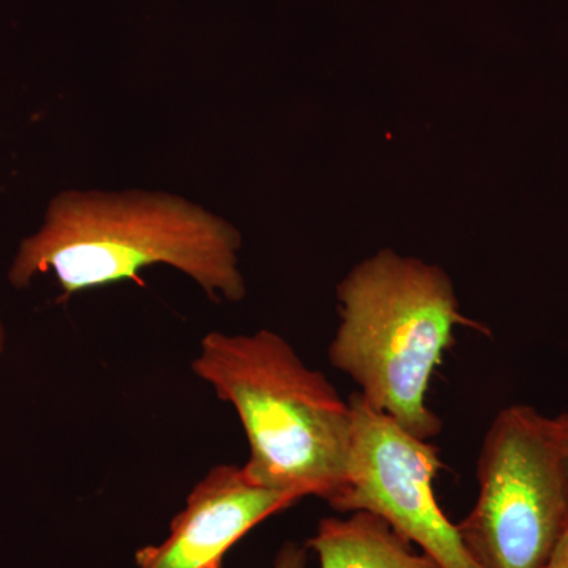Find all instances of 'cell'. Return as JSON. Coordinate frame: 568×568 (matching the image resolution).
Listing matches in <instances>:
<instances>
[{
    "instance_id": "277c9868",
    "label": "cell",
    "mask_w": 568,
    "mask_h": 568,
    "mask_svg": "<svg viewBox=\"0 0 568 568\" xmlns=\"http://www.w3.org/2000/svg\"><path fill=\"white\" fill-rule=\"evenodd\" d=\"M473 510L457 523L481 568H545L568 528L566 478L551 417L529 405L504 407L477 459Z\"/></svg>"
},
{
    "instance_id": "ba28073f",
    "label": "cell",
    "mask_w": 568,
    "mask_h": 568,
    "mask_svg": "<svg viewBox=\"0 0 568 568\" xmlns=\"http://www.w3.org/2000/svg\"><path fill=\"white\" fill-rule=\"evenodd\" d=\"M308 547L295 541H286L276 552L274 568H306L308 567Z\"/></svg>"
},
{
    "instance_id": "6da1fadb",
    "label": "cell",
    "mask_w": 568,
    "mask_h": 568,
    "mask_svg": "<svg viewBox=\"0 0 568 568\" xmlns=\"http://www.w3.org/2000/svg\"><path fill=\"white\" fill-rule=\"evenodd\" d=\"M233 224L181 196L151 192H80L52 197L44 222L21 242L9 280L18 290L52 272L63 301L170 265L212 301L245 297Z\"/></svg>"
},
{
    "instance_id": "9c48e42d",
    "label": "cell",
    "mask_w": 568,
    "mask_h": 568,
    "mask_svg": "<svg viewBox=\"0 0 568 568\" xmlns=\"http://www.w3.org/2000/svg\"><path fill=\"white\" fill-rule=\"evenodd\" d=\"M552 435H555L556 446H558L560 465H562L564 478L568 495V410L551 417Z\"/></svg>"
},
{
    "instance_id": "8992f818",
    "label": "cell",
    "mask_w": 568,
    "mask_h": 568,
    "mask_svg": "<svg viewBox=\"0 0 568 568\" xmlns=\"http://www.w3.org/2000/svg\"><path fill=\"white\" fill-rule=\"evenodd\" d=\"M298 500L293 493L254 484L244 466L212 467L190 491L162 544L138 549L136 566L223 568L227 552L250 530Z\"/></svg>"
},
{
    "instance_id": "5b68a950",
    "label": "cell",
    "mask_w": 568,
    "mask_h": 568,
    "mask_svg": "<svg viewBox=\"0 0 568 568\" xmlns=\"http://www.w3.org/2000/svg\"><path fill=\"white\" fill-rule=\"evenodd\" d=\"M347 402L353 414L349 462L345 484L328 506L339 514L366 511L384 519L443 568H481L437 503L435 480L444 467L439 450L358 392Z\"/></svg>"
},
{
    "instance_id": "30bf717a",
    "label": "cell",
    "mask_w": 568,
    "mask_h": 568,
    "mask_svg": "<svg viewBox=\"0 0 568 568\" xmlns=\"http://www.w3.org/2000/svg\"><path fill=\"white\" fill-rule=\"evenodd\" d=\"M545 568H568V528L564 530Z\"/></svg>"
},
{
    "instance_id": "3957f363",
    "label": "cell",
    "mask_w": 568,
    "mask_h": 568,
    "mask_svg": "<svg viewBox=\"0 0 568 568\" xmlns=\"http://www.w3.org/2000/svg\"><path fill=\"white\" fill-rule=\"evenodd\" d=\"M338 302L332 366L410 435L439 436L443 420L428 405L429 384L458 325L478 327L459 312L446 272L387 250L355 265L338 286Z\"/></svg>"
},
{
    "instance_id": "52a82bcc",
    "label": "cell",
    "mask_w": 568,
    "mask_h": 568,
    "mask_svg": "<svg viewBox=\"0 0 568 568\" xmlns=\"http://www.w3.org/2000/svg\"><path fill=\"white\" fill-rule=\"evenodd\" d=\"M306 547L315 552L320 568H443L366 511L321 519Z\"/></svg>"
},
{
    "instance_id": "7a4b0ae2",
    "label": "cell",
    "mask_w": 568,
    "mask_h": 568,
    "mask_svg": "<svg viewBox=\"0 0 568 568\" xmlns=\"http://www.w3.org/2000/svg\"><path fill=\"white\" fill-rule=\"evenodd\" d=\"M192 368L237 413L248 440L250 480L331 503L345 484L353 414L323 373L267 328L253 335L211 332Z\"/></svg>"
},
{
    "instance_id": "8fae6325",
    "label": "cell",
    "mask_w": 568,
    "mask_h": 568,
    "mask_svg": "<svg viewBox=\"0 0 568 568\" xmlns=\"http://www.w3.org/2000/svg\"><path fill=\"white\" fill-rule=\"evenodd\" d=\"M7 334L6 327H3L2 321H0V357H2L3 351H6Z\"/></svg>"
}]
</instances>
